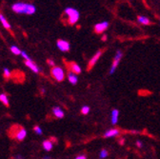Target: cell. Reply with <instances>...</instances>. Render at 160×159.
Here are the masks:
<instances>
[{
    "mask_svg": "<svg viewBox=\"0 0 160 159\" xmlns=\"http://www.w3.org/2000/svg\"><path fill=\"white\" fill-rule=\"evenodd\" d=\"M12 10L13 12L17 14H27V15L34 14L36 12V8L33 4L26 3V2H16L12 4Z\"/></svg>",
    "mask_w": 160,
    "mask_h": 159,
    "instance_id": "1",
    "label": "cell"
},
{
    "mask_svg": "<svg viewBox=\"0 0 160 159\" xmlns=\"http://www.w3.org/2000/svg\"><path fill=\"white\" fill-rule=\"evenodd\" d=\"M64 12L68 16V22L70 25H73L79 20L80 14H79V12L77 10H75L72 7H68L65 9Z\"/></svg>",
    "mask_w": 160,
    "mask_h": 159,
    "instance_id": "2",
    "label": "cell"
},
{
    "mask_svg": "<svg viewBox=\"0 0 160 159\" xmlns=\"http://www.w3.org/2000/svg\"><path fill=\"white\" fill-rule=\"evenodd\" d=\"M51 74H52V78L55 79L57 82H61L65 79V72H64L63 69L60 67H57V66H54L52 68Z\"/></svg>",
    "mask_w": 160,
    "mask_h": 159,
    "instance_id": "3",
    "label": "cell"
},
{
    "mask_svg": "<svg viewBox=\"0 0 160 159\" xmlns=\"http://www.w3.org/2000/svg\"><path fill=\"white\" fill-rule=\"evenodd\" d=\"M122 56H123V52L120 51V50H117L116 53H115V56L113 58V61H112V67H111V70H110V74H112L116 68L118 67L119 63H120V60L122 59Z\"/></svg>",
    "mask_w": 160,
    "mask_h": 159,
    "instance_id": "4",
    "label": "cell"
},
{
    "mask_svg": "<svg viewBox=\"0 0 160 159\" xmlns=\"http://www.w3.org/2000/svg\"><path fill=\"white\" fill-rule=\"evenodd\" d=\"M56 46H57L59 51H61L63 52H67L71 49L70 43L66 40H63V39H58L57 42H56Z\"/></svg>",
    "mask_w": 160,
    "mask_h": 159,
    "instance_id": "5",
    "label": "cell"
},
{
    "mask_svg": "<svg viewBox=\"0 0 160 159\" xmlns=\"http://www.w3.org/2000/svg\"><path fill=\"white\" fill-rule=\"evenodd\" d=\"M102 55V51H97L96 52V53L91 58V60H90V62H89V65H88V70H91L94 65H95V63L99 60V58H100V56Z\"/></svg>",
    "mask_w": 160,
    "mask_h": 159,
    "instance_id": "6",
    "label": "cell"
},
{
    "mask_svg": "<svg viewBox=\"0 0 160 159\" xmlns=\"http://www.w3.org/2000/svg\"><path fill=\"white\" fill-rule=\"evenodd\" d=\"M109 27V22L108 21H103L101 23H98L94 26V31L97 33H101L104 31L107 30V28Z\"/></svg>",
    "mask_w": 160,
    "mask_h": 159,
    "instance_id": "7",
    "label": "cell"
},
{
    "mask_svg": "<svg viewBox=\"0 0 160 159\" xmlns=\"http://www.w3.org/2000/svg\"><path fill=\"white\" fill-rule=\"evenodd\" d=\"M27 136V131L24 128H20L15 133V138L18 141H23Z\"/></svg>",
    "mask_w": 160,
    "mask_h": 159,
    "instance_id": "8",
    "label": "cell"
},
{
    "mask_svg": "<svg viewBox=\"0 0 160 159\" xmlns=\"http://www.w3.org/2000/svg\"><path fill=\"white\" fill-rule=\"evenodd\" d=\"M25 65H26L29 69H31L33 72H35V73H38V72H40V69L37 67V65H36L32 60H26V61H25Z\"/></svg>",
    "mask_w": 160,
    "mask_h": 159,
    "instance_id": "9",
    "label": "cell"
},
{
    "mask_svg": "<svg viewBox=\"0 0 160 159\" xmlns=\"http://www.w3.org/2000/svg\"><path fill=\"white\" fill-rule=\"evenodd\" d=\"M119 133H120L119 130H117V129H112V130L107 131L104 133V137L105 138H111V137H114V136L118 135Z\"/></svg>",
    "mask_w": 160,
    "mask_h": 159,
    "instance_id": "10",
    "label": "cell"
},
{
    "mask_svg": "<svg viewBox=\"0 0 160 159\" xmlns=\"http://www.w3.org/2000/svg\"><path fill=\"white\" fill-rule=\"evenodd\" d=\"M0 22H1V24H2V26L5 28V29H7V30H10L12 27H11V24L9 23V21L7 20V18L5 17V15L3 14V13H1L0 12Z\"/></svg>",
    "mask_w": 160,
    "mask_h": 159,
    "instance_id": "11",
    "label": "cell"
},
{
    "mask_svg": "<svg viewBox=\"0 0 160 159\" xmlns=\"http://www.w3.org/2000/svg\"><path fill=\"white\" fill-rule=\"evenodd\" d=\"M118 116H119V111L114 109L112 111V124L115 125L118 122Z\"/></svg>",
    "mask_w": 160,
    "mask_h": 159,
    "instance_id": "12",
    "label": "cell"
},
{
    "mask_svg": "<svg viewBox=\"0 0 160 159\" xmlns=\"http://www.w3.org/2000/svg\"><path fill=\"white\" fill-rule=\"evenodd\" d=\"M52 112H53L54 116L57 117V118H63L64 117V112L59 107H54L52 109Z\"/></svg>",
    "mask_w": 160,
    "mask_h": 159,
    "instance_id": "13",
    "label": "cell"
},
{
    "mask_svg": "<svg viewBox=\"0 0 160 159\" xmlns=\"http://www.w3.org/2000/svg\"><path fill=\"white\" fill-rule=\"evenodd\" d=\"M70 68L72 70V72H73L74 74H79L80 72H81V68H80V66L76 63H71L70 64Z\"/></svg>",
    "mask_w": 160,
    "mask_h": 159,
    "instance_id": "14",
    "label": "cell"
},
{
    "mask_svg": "<svg viewBox=\"0 0 160 159\" xmlns=\"http://www.w3.org/2000/svg\"><path fill=\"white\" fill-rule=\"evenodd\" d=\"M68 79L72 85H75L77 83V81H78V78H77L76 74H74L73 72H69L68 73Z\"/></svg>",
    "mask_w": 160,
    "mask_h": 159,
    "instance_id": "15",
    "label": "cell"
},
{
    "mask_svg": "<svg viewBox=\"0 0 160 159\" xmlns=\"http://www.w3.org/2000/svg\"><path fill=\"white\" fill-rule=\"evenodd\" d=\"M137 20L140 24H143V25H149L151 24V21H150V19L146 16H138L137 17Z\"/></svg>",
    "mask_w": 160,
    "mask_h": 159,
    "instance_id": "16",
    "label": "cell"
},
{
    "mask_svg": "<svg viewBox=\"0 0 160 159\" xmlns=\"http://www.w3.org/2000/svg\"><path fill=\"white\" fill-rule=\"evenodd\" d=\"M0 102H2L4 104V106H6V107H10V102H9L8 96L5 93L0 94Z\"/></svg>",
    "mask_w": 160,
    "mask_h": 159,
    "instance_id": "17",
    "label": "cell"
},
{
    "mask_svg": "<svg viewBox=\"0 0 160 159\" xmlns=\"http://www.w3.org/2000/svg\"><path fill=\"white\" fill-rule=\"evenodd\" d=\"M52 146H53V144H52V142L51 140H45V141L43 142V148H44V150H46L47 152L52 151Z\"/></svg>",
    "mask_w": 160,
    "mask_h": 159,
    "instance_id": "18",
    "label": "cell"
},
{
    "mask_svg": "<svg viewBox=\"0 0 160 159\" xmlns=\"http://www.w3.org/2000/svg\"><path fill=\"white\" fill-rule=\"evenodd\" d=\"M10 50H11V52L13 53V54H15V55H19V54H21V51H20V49L17 47V46H15V45H13V46H12L11 48H10Z\"/></svg>",
    "mask_w": 160,
    "mask_h": 159,
    "instance_id": "19",
    "label": "cell"
},
{
    "mask_svg": "<svg viewBox=\"0 0 160 159\" xmlns=\"http://www.w3.org/2000/svg\"><path fill=\"white\" fill-rule=\"evenodd\" d=\"M108 152H107V150H102L101 152H100V154H99V157L100 158H106L107 156H108Z\"/></svg>",
    "mask_w": 160,
    "mask_h": 159,
    "instance_id": "20",
    "label": "cell"
},
{
    "mask_svg": "<svg viewBox=\"0 0 160 159\" xmlns=\"http://www.w3.org/2000/svg\"><path fill=\"white\" fill-rule=\"evenodd\" d=\"M33 131L35 132V133L36 134H39V135H41L43 132H42V130H41V128H40L39 126H34V128H33Z\"/></svg>",
    "mask_w": 160,
    "mask_h": 159,
    "instance_id": "21",
    "label": "cell"
},
{
    "mask_svg": "<svg viewBox=\"0 0 160 159\" xmlns=\"http://www.w3.org/2000/svg\"><path fill=\"white\" fill-rule=\"evenodd\" d=\"M81 112H82V114H88L89 112H90V107H88V106H84L82 109H81Z\"/></svg>",
    "mask_w": 160,
    "mask_h": 159,
    "instance_id": "22",
    "label": "cell"
},
{
    "mask_svg": "<svg viewBox=\"0 0 160 159\" xmlns=\"http://www.w3.org/2000/svg\"><path fill=\"white\" fill-rule=\"evenodd\" d=\"M4 76H5V78H10L11 77V72L7 68L4 69Z\"/></svg>",
    "mask_w": 160,
    "mask_h": 159,
    "instance_id": "23",
    "label": "cell"
},
{
    "mask_svg": "<svg viewBox=\"0 0 160 159\" xmlns=\"http://www.w3.org/2000/svg\"><path fill=\"white\" fill-rule=\"evenodd\" d=\"M21 55H22V57H23V58H25V59H26V60H32V59L28 56V54L26 53V52H21Z\"/></svg>",
    "mask_w": 160,
    "mask_h": 159,
    "instance_id": "24",
    "label": "cell"
},
{
    "mask_svg": "<svg viewBox=\"0 0 160 159\" xmlns=\"http://www.w3.org/2000/svg\"><path fill=\"white\" fill-rule=\"evenodd\" d=\"M47 62H48V65H49V66H51L52 68V67H54V65H55V64H54V61H53V60H52V59H48Z\"/></svg>",
    "mask_w": 160,
    "mask_h": 159,
    "instance_id": "25",
    "label": "cell"
},
{
    "mask_svg": "<svg viewBox=\"0 0 160 159\" xmlns=\"http://www.w3.org/2000/svg\"><path fill=\"white\" fill-rule=\"evenodd\" d=\"M136 146H137L138 148H142V147H143L142 142H141V141H139V140H137V141H136Z\"/></svg>",
    "mask_w": 160,
    "mask_h": 159,
    "instance_id": "26",
    "label": "cell"
},
{
    "mask_svg": "<svg viewBox=\"0 0 160 159\" xmlns=\"http://www.w3.org/2000/svg\"><path fill=\"white\" fill-rule=\"evenodd\" d=\"M75 159H87V158L85 155H78V156H76Z\"/></svg>",
    "mask_w": 160,
    "mask_h": 159,
    "instance_id": "27",
    "label": "cell"
},
{
    "mask_svg": "<svg viewBox=\"0 0 160 159\" xmlns=\"http://www.w3.org/2000/svg\"><path fill=\"white\" fill-rule=\"evenodd\" d=\"M15 159H23V156L20 154H17V155H15Z\"/></svg>",
    "mask_w": 160,
    "mask_h": 159,
    "instance_id": "28",
    "label": "cell"
},
{
    "mask_svg": "<svg viewBox=\"0 0 160 159\" xmlns=\"http://www.w3.org/2000/svg\"><path fill=\"white\" fill-rule=\"evenodd\" d=\"M102 40H103V41H106V40H107V35H106V34H105V35H103Z\"/></svg>",
    "mask_w": 160,
    "mask_h": 159,
    "instance_id": "29",
    "label": "cell"
},
{
    "mask_svg": "<svg viewBox=\"0 0 160 159\" xmlns=\"http://www.w3.org/2000/svg\"><path fill=\"white\" fill-rule=\"evenodd\" d=\"M50 158H51L50 156H44V158H43V159H50Z\"/></svg>",
    "mask_w": 160,
    "mask_h": 159,
    "instance_id": "30",
    "label": "cell"
}]
</instances>
